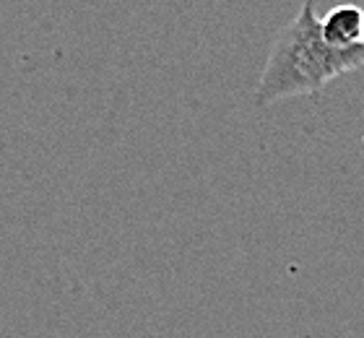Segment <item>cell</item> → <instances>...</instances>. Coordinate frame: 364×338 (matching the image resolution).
I'll return each mask as SVG.
<instances>
[{
    "label": "cell",
    "instance_id": "obj_1",
    "mask_svg": "<svg viewBox=\"0 0 364 338\" xmlns=\"http://www.w3.org/2000/svg\"><path fill=\"white\" fill-rule=\"evenodd\" d=\"M364 68V47L336 50L320 34V19L312 3L276 34L266 68L255 86V105L268 107L281 99L318 94L328 81Z\"/></svg>",
    "mask_w": 364,
    "mask_h": 338
},
{
    "label": "cell",
    "instance_id": "obj_2",
    "mask_svg": "<svg viewBox=\"0 0 364 338\" xmlns=\"http://www.w3.org/2000/svg\"><path fill=\"white\" fill-rule=\"evenodd\" d=\"M364 11L357 6H336L320 19V34L336 50H354L362 45Z\"/></svg>",
    "mask_w": 364,
    "mask_h": 338
},
{
    "label": "cell",
    "instance_id": "obj_3",
    "mask_svg": "<svg viewBox=\"0 0 364 338\" xmlns=\"http://www.w3.org/2000/svg\"><path fill=\"white\" fill-rule=\"evenodd\" d=\"M362 47H364V21H362Z\"/></svg>",
    "mask_w": 364,
    "mask_h": 338
},
{
    "label": "cell",
    "instance_id": "obj_4",
    "mask_svg": "<svg viewBox=\"0 0 364 338\" xmlns=\"http://www.w3.org/2000/svg\"><path fill=\"white\" fill-rule=\"evenodd\" d=\"M362 143H364V135H362Z\"/></svg>",
    "mask_w": 364,
    "mask_h": 338
}]
</instances>
